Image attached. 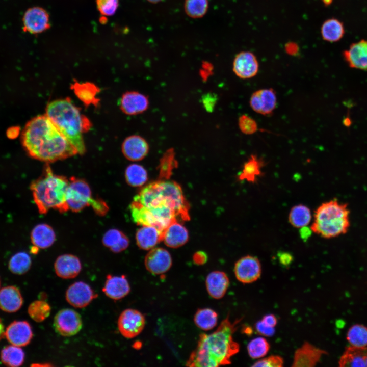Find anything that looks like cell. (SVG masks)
<instances>
[{"label":"cell","instance_id":"cell-1","mask_svg":"<svg viewBox=\"0 0 367 367\" xmlns=\"http://www.w3.org/2000/svg\"><path fill=\"white\" fill-rule=\"evenodd\" d=\"M129 209L137 224L153 226L162 232L174 221L190 219L189 205L180 186L167 179L144 186L134 197Z\"/></svg>","mask_w":367,"mask_h":367},{"label":"cell","instance_id":"cell-2","mask_svg":"<svg viewBox=\"0 0 367 367\" xmlns=\"http://www.w3.org/2000/svg\"><path fill=\"white\" fill-rule=\"evenodd\" d=\"M21 141L31 157L46 163L78 154L45 114L37 116L26 124Z\"/></svg>","mask_w":367,"mask_h":367},{"label":"cell","instance_id":"cell-3","mask_svg":"<svg viewBox=\"0 0 367 367\" xmlns=\"http://www.w3.org/2000/svg\"><path fill=\"white\" fill-rule=\"evenodd\" d=\"M241 320L236 319L232 323L228 315L216 331L209 334H201L196 348L191 353L186 365L217 367L230 364L231 357L240 350V345L234 340L233 335Z\"/></svg>","mask_w":367,"mask_h":367},{"label":"cell","instance_id":"cell-4","mask_svg":"<svg viewBox=\"0 0 367 367\" xmlns=\"http://www.w3.org/2000/svg\"><path fill=\"white\" fill-rule=\"evenodd\" d=\"M45 115L68 141L77 149L78 154L86 151L83 134L92 125L70 98L58 99L48 103Z\"/></svg>","mask_w":367,"mask_h":367},{"label":"cell","instance_id":"cell-5","mask_svg":"<svg viewBox=\"0 0 367 367\" xmlns=\"http://www.w3.org/2000/svg\"><path fill=\"white\" fill-rule=\"evenodd\" d=\"M69 180L54 173L46 164L41 175L30 185L34 201L39 212L46 214L51 209L65 213L69 210L66 194Z\"/></svg>","mask_w":367,"mask_h":367},{"label":"cell","instance_id":"cell-6","mask_svg":"<svg viewBox=\"0 0 367 367\" xmlns=\"http://www.w3.org/2000/svg\"><path fill=\"white\" fill-rule=\"evenodd\" d=\"M348 204L332 199L321 204L316 209L311 230L325 239H332L345 234L350 226Z\"/></svg>","mask_w":367,"mask_h":367},{"label":"cell","instance_id":"cell-7","mask_svg":"<svg viewBox=\"0 0 367 367\" xmlns=\"http://www.w3.org/2000/svg\"><path fill=\"white\" fill-rule=\"evenodd\" d=\"M69 180L66 202L69 210L79 212L90 206L97 214H106L109 208L106 203L101 199L92 197L91 188L84 179L72 176Z\"/></svg>","mask_w":367,"mask_h":367},{"label":"cell","instance_id":"cell-8","mask_svg":"<svg viewBox=\"0 0 367 367\" xmlns=\"http://www.w3.org/2000/svg\"><path fill=\"white\" fill-rule=\"evenodd\" d=\"M145 325L144 316L139 311L128 308L123 311L118 320V328L125 338H133L138 335Z\"/></svg>","mask_w":367,"mask_h":367},{"label":"cell","instance_id":"cell-9","mask_svg":"<svg viewBox=\"0 0 367 367\" xmlns=\"http://www.w3.org/2000/svg\"><path fill=\"white\" fill-rule=\"evenodd\" d=\"M54 327L56 332L62 336H73L82 327L81 317L72 309H62L55 316Z\"/></svg>","mask_w":367,"mask_h":367},{"label":"cell","instance_id":"cell-10","mask_svg":"<svg viewBox=\"0 0 367 367\" xmlns=\"http://www.w3.org/2000/svg\"><path fill=\"white\" fill-rule=\"evenodd\" d=\"M234 273L236 278L244 284L257 280L261 273V266L258 258L247 255L240 258L234 264Z\"/></svg>","mask_w":367,"mask_h":367},{"label":"cell","instance_id":"cell-11","mask_svg":"<svg viewBox=\"0 0 367 367\" xmlns=\"http://www.w3.org/2000/svg\"><path fill=\"white\" fill-rule=\"evenodd\" d=\"M22 23L23 31L32 34L43 33L50 27L48 13L40 7L28 9L23 15Z\"/></svg>","mask_w":367,"mask_h":367},{"label":"cell","instance_id":"cell-12","mask_svg":"<svg viewBox=\"0 0 367 367\" xmlns=\"http://www.w3.org/2000/svg\"><path fill=\"white\" fill-rule=\"evenodd\" d=\"M232 69L239 78L246 80L254 77L259 70V63L255 55L249 51H243L236 55L232 63Z\"/></svg>","mask_w":367,"mask_h":367},{"label":"cell","instance_id":"cell-13","mask_svg":"<svg viewBox=\"0 0 367 367\" xmlns=\"http://www.w3.org/2000/svg\"><path fill=\"white\" fill-rule=\"evenodd\" d=\"M172 264V257L169 252L163 248H153L150 250L144 259L146 270L154 275L167 272Z\"/></svg>","mask_w":367,"mask_h":367},{"label":"cell","instance_id":"cell-14","mask_svg":"<svg viewBox=\"0 0 367 367\" xmlns=\"http://www.w3.org/2000/svg\"><path fill=\"white\" fill-rule=\"evenodd\" d=\"M249 104L254 112L265 116L269 115L273 113L277 106L276 93L271 88L258 90L251 95Z\"/></svg>","mask_w":367,"mask_h":367},{"label":"cell","instance_id":"cell-15","mask_svg":"<svg viewBox=\"0 0 367 367\" xmlns=\"http://www.w3.org/2000/svg\"><path fill=\"white\" fill-rule=\"evenodd\" d=\"M96 297L92 288L83 281L72 283L67 289L65 298L68 303L75 308L88 306Z\"/></svg>","mask_w":367,"mask_h":367},{"label":"cell","instance_id":"cell-16","mask_svg":"<svg viewBox=\"0 0 367 367\" xmlns=\"http://www.w3.org/2000/svg\"><path fill=\"white\" fill-rule=\"evenodd\" d=\"M327 354L326 351L305 342L295 352L292 366H314L319 362L322 355Z\"/></svg>","mask_w":367,"mask_h":367},{"label":"cell","instance_id":"cell-17","mask_svg":"<svg viewBox=\"0 0 367 367\" xmlns=\"http://www.w3.org/2000/svg\"><path fill=\"white\" fill-rule=\"evenodd\" d=\"M31 326L26 321H15L6 328L5 337L12 345L23 347L28 345L33 337Z\"/></svg>","mask_w":367,"mask_h":367},{"label":"cell","instance_id":"cell-18","mask_svg":"<svg viewBox=\"0 0 367 367\" xmlns=\"http://www.w3.org/2000/svg\"><path fill=\"white\" fill-rule=\"evenodd\" d=\"M122 152L128 160L134 162L143 159L149 151L147 141L138 135H132L127 137L122 144Z\"/></svg>","mask_w":367,"mask_h":367},{"label":"cell","instance_id":"cell-19","mask_svg":"<svg viewBox=\"0 0 367 367\" xmlns=\"http://www.w3.org/2000/svg\"><path fill=\"white\" fill-rule=\"evenodd\" d=\"M56 275L63 279H71L77 276L82 270L80 259L71 254H64L59 256L54 263Z\"/></svg>","mask_w":367,"mask_h":367},{"label":"cell","instance_id":"cell-20","mask_svg":"<svg viewBox=\"0 0 367 367\" xmlns=\"http://www.w3.org/2000/svg\"><path fill=\"white\" fill-rule=\"evenodd\" d=\"M148 106L147 97L136 91H128L124 93L119 103L121 111L129 115L141 114L147 109Z\"/></svg>","mask_w":367,"mask_h":367},{"label":"cell","instance_id":"cell-21","mask_svg":"<svg viewBox=\"0 0 367 367\" xmlns=\"http://www.w3.org/2000/svg\"><path fill=\"white\" fill-rule=\"evenodd\" d=\"M343 57L350 67L367 71V40L362 39L351 44L343 52Z\"/></svg>","mask_w":367,"mask_h":367},{"label":"cell","instance_id":"cell-22","mask_svg":"<svg viewBox=\"0 0 367 367\" xmlns=\"http://www.w3.org/2000/svg\"><path fill=\"white\" fill-rule=\"evenodd\" d=\"M188 239V230L177 221L169 224L163 232L162 241L170 248L180 247L185 245Z\"/></svg>","mask_w":367,"mask_h":367},{"label":"cell","instance_id":"cell-23","mask_svg":"<svg viewBox=\"0 0 367 367\" xmlns=\"http://www.w3.org/2000/svg\"><path fill=\"white\" fill-rule=\"evenodd\" d=\"M205 285L209 296L215 299L224 297L229 285L227 274L221 271H214L206 276Z\"/></svg>","mask_w":367,"mask_h":367},{"label":"cell","instance_id":"cell-24","mask_svg":"<svg viewBox=\"0 0 367 367\" xmlns=\"http://www.w3.org/2000/svg\"><path fill=\"white\" fill-rule=\"evenodd\" d=\"M102 291L109 298L119 300L128 294L130 287L124 275L118 276L109 274Z\"/></svg>","mask_w":367,"mask_h":367},{"label":"cell","instance_id":"cell-25","mask_svg":"<svg viewBox=\"0 0 367 367\" xmlns=\"http://www.w3.org/2000/svg\"><path fill=\"white\" fill-rule=\"evenodd\" d=\"M23 298L18 287L7 286L0 289V309L7 312L17 311L22 306Z\"/></svg>","mask_w":367,"mask_h":367},{"label":"cell","instance_id":"cell-26","mask_svg":"<svg viewBox=\"0 0 367 367\" xmlns=\"http://www.w3.org/2000/svg\"><path fill=\"white\" fill-rule=\"evenodd\" d=\"M163 232L153 226L144 225L135 234L137 246L141 249L150 250L162 241Z\"/></svg>","mask_w":367,"mask_h":367},{"label":"cell","instance_id":"cell-27","mask_svg":"<svg viewBox=\"0 0 367 367\" xmlns=\"http://www.w3.org/2000/svg\"><path fill=\"white\" fill-rule=\"evenodd\" d=\"M31 241L39 249H46L50 247L56 241V234L53 228L48 224L41 223L36 225L32 230Z\"/></svg>","mask_w":367,"mask_h":367},{"label":"cell","instance_id":"cell-28","mask_svg":"<svg viewBox=\"0 0 367 367\" xmlns=\"http://www.w3.org/2000/svg\"><path fill=\"white\" fill-rule=\"evenodd\" d=\"M339 366L367 367V346L346 348L339 358Z\"/></svg>","mask_w":367,"mask_h":367},{"label":"cell","instance_id":"cell-29","mask_svg":"<svg viewBox=\"0 0 367 367\" xmlns=\"http://www.w3.org/2000/svg\"><path fill=\"white\" fill-rule=\"evenodd\" d=\"M77 97L86 106L91 104L97 106L99 100L97 97L100 89L94 84L91 82H74L71 87Z\"/></svg>","mask_w":367,"mask_h":367},{"label":"cell","instance_id":"cell-30","mask_svg":"<svg viewBox=\"0 0 367 367\" xmlns=\"http://www.w3.org/2000/svg\"><path fill=\"white\" fill-rule=\"evenodd\" d=\"M103 245L114 253H120L129 246L128 237L121 231L112 228L107 231L102 239Z\"/></svg>","mask_w":367,"mask_h":367},{"label":"cell","instance_id":"cell-31","mask_svg":"<svg viewBox=\"0 0 367 367\" xmlns=\"http://www.w3.org/2000/svg\"><path fill=\"white\" fill-rule=\"evenodd\" d=\"M263 162L256 155H251L244 163L242 171L238 175L241 181L250 183L255 182L262 175Z\"/></svg>","mask_w":367,"mask_h":367},{"label":"cell","instance_id":"cell-32","mask_svg":"<svg viewBox=\"0 0 367 367\" xmlns=\"http://www.w3.org/2000/svg\"><path fill=\"white\" fill-rule=\"evenodd\" d=\"M321 34L323 39L329 42L340 40L344 35L345 28L343 23L334 18L326 20L322 24Z\"/></svg>","mask_w":367,"mask_h":367},{"label":"cell","instance_id":"cell-33","mask_svg":"<svg viewBox=\"0 0 367 367\" xmlns=\"http://www.w3.org/2000/svg\"><path fill=\"white\" fill-rule=\"evenodd\" d=\"M312 220L310 209L306 205L299 204L290 209L288 220L294 228H303L308 226Z\"/></svg>","mask_w":367,"mask_h":367},{"label":"cell","instance_id":"cell-34","mask_svg":"<svg viewBox=\"0 0 367 367\" xmlns=\"http://www.w3.org/2000/svg\"><path fill=\"white\" fill-rule=\"evenodd\" d=\"M0 358L2 362L7 366L18 367L23 363L25 354L20 347L11 344L2 349Z\"/></svg>","mask_w":367,"mask_h":367},{"label":"cell","instance_id":"cell-35","mask_svg":"<svg viewBox=\"0 0 367 367\" xmlns=\"http://www.w3.org/2000/svg\"><path fill=\"white\" fill-rule=\"evenodd\" d=\"M218 314L209 308H200L197 310L194 316L195 325L204 331L213 329L218 322Z\"/></svg>","mask_w":367,"mask_h":367},{"label":"cell","instance_id":"cell-36","mask_svg":"<svg viewBox=\"0 0 367 367\" xmlns=\"http://www.w3.org/2000/svg\"><path fill=\"white\" fill-rule=\"evenodd\" d=\"M125 178L127 184L133 187H140L147 181L148 174L142 166L132 164L128 166L125 171Z\"/></svg>","mask_w":367,"mask_h":367},{"label":"cell","instance_id":"cell-37","mask_svg":"<svg viewBox=\"0 0 367 367\" xmlns=\"http://www.w3.org/2000/svg\"><path fill=\"white\" fill-rule=\"evenodd\" d=\"M32 260L30 256L25 252H20L14 254L8 263L9 270L13 274L22 275L30 269Z\"/></svg>","mask_w":367,"mask_h":367},{"label":"cell","instance_id":"cell-38","mask_svg":"<svg viewBox=\"0 0 367 367\" xmlns=\"http://www.w3.org/2000/svg\"><path fill=\"white\" fill-rule=\"evenodd\" d=\"M346 338L351 346H367V327L362 324L352 326L347 332Z\"/></svg>","mask_w":367,"mask_h":367},{"label":"cell","instance_id":"cell-39","mask_svg":"<svg viewBox=\"0 0 367 367\" xmlns=\"http://www.w3.org/2000/svg\"><path fill=\"white\" fill-rule=\"evenodd\" d=\"M51 307L49 304L42 300L32 302L29 306V316L36 322H42L50 315Z\"/></svg>","mask_w":367,"mask_h":367},{"label":"cell","instance_id":"cell-40","mask_svg":"<svg viewBox=\"0 0 367 367\" xmlns=\"http://www.w3.org/2000/svg\"><path fill=\"white\" fill-rule=\"evenodd\" d=\"M270 344L263 337L252 339L247 345V351L249 356L253 359H259L265 356L269 352Z\"/></svg>","mask_w":367,"mask_h":367},{"label":"cell","instance_id":"cell-41","mask_svg":"<svg viewBox=\"0 0 367 367\" xmlns=\"http://www.w3.org/2000/svg\"><path fill=\"white\" fill-rule=\"evenodd\" d=\"M208 7V0H186L184 4L186 14L193 18L203 17L207 12Z\"/></svg>","mask_w":367,"mask_h":367},{"label":"cell","instance_id":"cell-42","mask_svg":"<svg viewBox=\"0 0 367 367\" xmlns=\"http://www.w3.org/2000/svg\"><path fill=\"white\" fill-rule=\"evenodd\" d=\"M238 125L240 130L246 135H252L258 130L256 122L252 118L245 114L239 117Z\"/></svg>","mask_w":367,"mask_h":367},{"label":"cell","instance_id":"cell-43","mask_svg":"<svg viewBox=\"0 0 367 367\" xmlns=\"http://www.w3.org/2000/svg\"><path fill=\"white\" fill-rule=\"evenodd\" d=\"M97 8L100 13L105 16L113 15L118 7V0H96Z\"/></svg>","mask_w":367,"mask_h":367},{"label":"cell","instance_id":"cell-44","mask_svg":"<svg viewBox=\"0 0 367 367\" xmlns=\"http://www.w3.org/2000/svg\"><path fill=\"white\" fill-rule=\"evenodd\" d=\"M283 363V359L280 356L273 355L257 361L252 366L281 367Z\"/></svg>","mask_w":367,"mask_h":367},{"label":"cell","instance_id":"cell-45","mask_svg":"<svg viewBox=\"0 0 367 367\" xmlns=\"http://www.w3.org/2000/svg\"><path fill=\"white\" fill-rule=\"evenodd\" d=\"M255 328L258 334L267 337L273 336L275 331L274 327L266 325L261 320L256 323Z\"/></svg>","mask_w":367,"mask_h":367},{"label":"cell","instance_id":"cell-46","mask_svg":"<svg viewBox=\"0 0 367 367\" xmlns=\"http://www.w3.org/2000/svg\"><path fill=\"white\" fill-rule=\"evenodd\" d=\"M217 97L215 95L212 93H207L203 95L202 97V103L205 109L211 112L213 109L216 103Z\"/></svg>","mask_w":367,"mask_h":367},{"label":"cell","instance_id":"cell-47","mask_svg":"<svg viewBox=\"0 0 367 367\" xmlns=\"http://www.w3.org/2000/svg\"><path fill=\"white\" fill-rule=\"evenodd\" d=\"M194 263L197 265H202L207 260V254L203 251L196 252L193 256Z\"/></svg>","mask_w":367,"mask_h":367},{"label":"cell","instance_id":"cell-48","mask_svg":"<svg viewBox=\"0 0 367 367\" xmlns=\"http://www.w3.org/2000/svg\"><path fill=\"white\" fill-rule=\"evenodd\" d=\"M285 50L287 54L291 56H295L299 52L298 45L293 42H289L285 45Z\"/></svg>","mask_w":367,"mask_h":367},{"label":"cell","instance_id":"cell-49","mask_svg":"<svg viewBox=\"0 0 367 367\" xmlns=\"http://www.w3.org/2000/svg\"><path fill=\"white\" fill-rule=\"evenodd\" d=\"M261 321L266 325L272 327H275L277 323L276 317L272 314L265 315Z\"/></svg>","mask_w":367,"mask_h":367},{"label":"cell","instance_id":"cell-50","mask_svg":"<svg viewBox=\"0 0 367 367\" xmlns=\"http://www.w3.org/2000/svg\"><path fill=\"white\" fill-rule=\"evenodd\" d=\"M279 260L282 265L286 266L291 264L292 261V257L290 254L282 253L279 256Z\"/></svg>","mask_w":367,"mask_h":367},{"label":"cell","instance_id":"cell-51","mask_svg":"<svg viewBox=\"0 0 367 367\" xmlns=\"http://www.w3.org/2000/svg\"><path fill=\"white\" fill-rule=\"evenodd\" d=\"M5 331L6 328H5L2 320L0 318V340L5 337Z\"/></svg>","mask_w":367,"mask_h":367},{"label":"cell","instance_id":"cell-52","mask_svg":"<svg viewBox=\"0 0 367 367\" xmlns=\"http://www.w3.org/2000/svg\"><path fill=\"white\" fill-rule=\"evenodd\" d=\"M243 332L248 336L251 335L253 332L252 328L249 326H246L243 327L242 329Z\"/></svg>","mask_w":367,"mask_h":367},{"label":"cell","instance_id":"cell-53","mask_svg":"<svg viewBox=\"0 0 367 367\" xmlns=\"http://www.w3.org/2000/svg\"><path fill=\"white\" fill-rule=\"evenodd\" d=\"M39 249L38 248H37V247H36V246H33L31 248V252H32V253H33V254H36V253H37L38 252Z\"/></svg>","mask_w":367,"mask_h":367},{"label":"cell","instance_id":"cell-54","mask_svg":"<svg viewBox=\"0 0 367 367\" xmlns=\"http://www.w3.org/2000/svg\"><path fill=\"white\" fill-rule=\"evenodd\" d=\"M333 0H322V2L325 6L329 5L331 4Z\"/></svg>","mask_w":367,"mask_h":367},{"label":"cell","instance_id":"cell-55","mask_svg":"<svg viewBox=\"0 0 367 367\" xmlns=\"http://www.w3.org/2000/svg\"><path fill=\"white\" fill-rule=\"evenodd\" d=\"M147 1H148V2L152 3H157L162 0H147Z\"/></svg>","mask_w":367,"mask_h":367},{"label":"cell","instance_id":"cell-56","mask_svg":"<svg viewBox=\"0 0 367 367\" xmlns=\"http://www.w3.org/2000/svg\"><path fill=\"white\" fill-rule=\"evenodd\" d=\"M0 287H1V280H0Z\"/></svg>","mask_w":367,"mask_h":367}]
</instances>
